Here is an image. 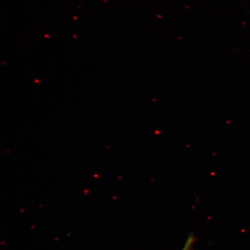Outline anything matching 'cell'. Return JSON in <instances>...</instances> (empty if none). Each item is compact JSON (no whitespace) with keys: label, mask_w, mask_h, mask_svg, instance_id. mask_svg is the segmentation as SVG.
Returning <instances> with one entry per match:
<instances>
[{"label":"cell","mask_w":250,"mask_h":250,"mask_svg":"<svg viewBox=\"0 0 250 250\" xmlns=\"http://www.w3.org/2000/svg\"><path fill=\"white\" fill-rule=\"evenodd\" d=\"M195 242V238L192 235L188 237V238L187 240L185 245H184L182 250H191L193 243Z\"/></svg>","instance_id":"cell-1"}]
</instances>
